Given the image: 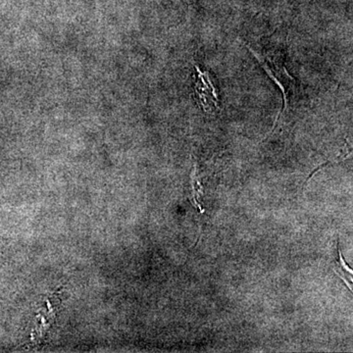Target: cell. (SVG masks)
<instances>
[{
  "label": "cell",
  "mask_w": 353,
  "mask_h": 353,
  "mask_svg": "<svg viewBox=\"0 0 353 353\" xmlns=\"http://www.w3.org/2000/svg\"><path fill=\"white\" fill-rule=\"evenodd\" d=\"M339 253H340V263H339V268L336 273H338V272H341V273L339 274V276H340V277L347 283V285H350L347 278L352 277V269H350V267L347 266V264L345 263V260H343V257L341 256L340 250H339Z\"/></svg>",
  "instance_id": "obj_5"
},
{
  "label": "cell",
  "mask_w": 353,
  "mask_h": 353,
  "mask_svg": "<svg viewBox=\"0 0 353 353\" xmlns=\"http://www.w3.org/2000/svg\"><path fill=\"white\" fill-rule=\"evenodd\" d=\"M241 41L245 44V48L252 53L253 57L256 58L257 61L259 62L260 66L263 68L264 71L266 72L267 75L269 76V78H270L271 80L278 85L281 92H282L285 106L282 112L279 114L277 118H276L275 124H274L273 127L274 131L279 119H280L281 115L289 110L290 105V92H292V88H294V79L290 75L289 72H288V70L285 69L283 65L278 64L277 62L274 61L273 59H271V58H269L268 57L260 54L259 52L253 50L250 44L245 43V41Z\"/></svg>",
  "instance_id": "obj_1"
},
{
  "label": "cell",
  "mask_w": 353,
  "mask_h": 353,
  "mask_svg": "<svg viewBox=\"0 0 353 353\" xmlns=\"http://www.w3.org/2000/svg\"><path fill=\"white\" fill-rule=\"evenodd\" d=\"M192 194H194V204L199 209L201 208V204L199 203V199L202 196V187L201 178H199V171H197V165L194 163V170L192 172Z\"/></svg>",
  "instance_id": "obj_4"
},
{
  "label": "cell",
  "mask_w": 353,
  "mask_h": 353,
  "mask_svg": "<svg viewBox=\"0 0 353 353\" xmlns=\"http://www.w3.org/2000/svg\"><path fill=\"white\" fill-rule=\"evenodd\" d=\"M196 69V83L194 94L199 108L204 112L213 114L220 109L219 95L216 88L214 80L208 71H202L199 65H194Z\"/></svg>",
  "instance_id": "obj_2"
},
{
  "label": "cell",
  "mask_w": 353,
  "mask_h": 353,
  "mask_svg": "<svg viewBox=\"0 0 353 353\" xmlns=\"http://www.w3.org/2000/svg\"><path fill=\"white\" fill-rule=\"evenodd\" d=\"M58 294H59L57 292V294H53V296L48 297V301H46V306H48L46 314L44 315L43 311H41L38 317H37L39 323L37 324L34 331L32 332V341H34V343H41L46 339V334L50 331L51 325V323L48 322V319L55 321L58 306L60 303Z\"/></svg>",
  "instance_id": "obj_3"
}]
</instances>
